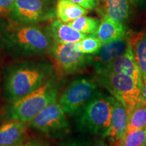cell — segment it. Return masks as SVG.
Listing matches in <instances>:
<instances>
[{
  "label": "cell",
  "mask_w": 146,
  "mask_h": 146,
  "mask_svg": "<svg viewBox=\"0 0 146 146\" xmlns=\"http://www.w3.org/2000/svg\"><path fill=\"white\" fill-rule=\"evenodd\" d=\"M66 114L56 99L31 120L30 126L35 130L52 137L64 136L68 134L70 129Z\"/></svg>",
  "instance_id": "cell-9"
},
{
  "label": "cell",
  "mask_w": 146,
  "mask_h": 146,
  "mask_svg": "<svg viewBox=\"0 0 146 146\" xmlns=\"http://www.w3.org/2000/svg\"><path fill=\"white\" fill-rule=\"evenodd\" d=\"M19 146H50L46 142L41 141L40 139H31L27 141L26 143H23Z\"/></svg>",
  "instance_id": "cell-26"
},
{
  "label": "cell",
  "mask_w": 146,
  "mask_h": 146,
  "mask_svg": "<svg viewBox=\"0 0 146 146\" xmlns=\"http://www.w3.org/2000/svg\"><path fill=\"white\" fill-rule=\"evenodd\" d=\"M144 146H146V145H144Z\"/></svg>",
  "instance_id": "cell-31"
},
{
  "label": "cell",
  "mask_w": 146,
  "mask_h": 146,
  "mask_svg": "<svg viewBox=\"0 0 146 146\" xmlns=\"http://www.w3.org/2000/svg\"><path fill=\"white\" fill-rule=\"evenodd\" d=\"M127 127V112L121 102L114 98L112 118L106 137L113 144L117 143L125 134Z\"/></svg>",
  "instance_id": "cell-15"
},
{
  "label": "cell",
  "mask_w": 146,
  "mask_h": 146,
  "mask_svg": "<svg viewBox=\"0 0 146 146\" xmlns=\"http://www.w3.org/2000/svg\"><path fill=\"white\" fill-rule=\"evenodd\" d=\"M100 21L96 18L82 16L68 24L73 29L81 33L92 35L96 31L99 27Z\"/></svg>",
  "instance_id": "cell-20"
},
{
  "label": "cell",
  "mask_w": 146,
  "mask_h": 146,
  "mask_svg": "<svg viewBox=\"0 0 146 146\" xmlns=\"http://www.w3.org/2000/svg\"><path fill=\"white\" fill-rule=\"evenodd\" d=\"M114 98L99 93L74 115V125L81 133L106 137L111 123Z\"/></svg>",
  "instance_id": "cell-3"
},
{
  "label": "cell",
  "mask_w": 146,
  "mask_h": 146,
  "mask_svg": "<svg viewBox=\"0 0 146 146\" xmlns=\"http://www.w3.org/2000/svg\"><path fill=\"white\" fill-rule=\"evenodd\" d=\"M55 0H16L10 20L17 23L37 25L56 17Z\"/></svg>",
  "instance_id": "cell-8"
},
{
  "label": "cell",
  "mask_w": 146,
  "mask_h": 146,
  "mask_svg": "<svg viewBox=\"0 0 146 146\" xmlns=\"http://www.w3.org/2000/svg\"><path fill=\"white\" fill-rule=\"evenodd\" d=\"M146 145L145 129L126 131L117 143L112 146H144Z\"/></svg>",
  "instance_id": "cell-21"
},
{
  "label": "cell",
  "mask_w": 146,
  "mask_h": 146,
  "mask_svg": "<svg viewBox=\"0 0 146 146\" xmlns=\"http://www.w3.org/2000/svg\"><path fill=\"white\" fill-rule=\"evenodd\" d=\"M45 31L54 43L62 44L75 43L88 35L78 32L68 23L58 19L53 21Z\"/></svg>",
  "instance_id": "cell-12"
},
{
  "label": "cell",
  "mask_w": 146,
  "mask_h": 146,
  "mask_svg": "<svg viewBox=\"0 0 146 146\" xmlns=\"http://www.w3.org/2000/svg\"><path fill=\"white\" fill-rule=\"evenodd\" d=\"M104 72L118 73V74H123L131 76L137 82L141 87V74L133 55L131 40L127 50L123 55L116 58L109 64L100 70L98 71L97 73Z\"/></svg>",
  "instance_id": "cell-10"
},
{
  "label": "cell",
  "mask_w": 146,
  "mask_h": 146,
  "mask_svg": "<svg viewBox=\"0 0 146 146\" xmlns=\"http://www.w3.org/2000/svg\"><path fill=\"white\" fill-rule=\"evenodd\" d=\"M53 63L45 60H27L8 66L3 79L2 94L9 104L23 98L52 77Z\"/></svg>",
  "instance_id": "cell-2"
},
{
  "label": "cell",
  "mask_w": 146,
  "mask_h": 146,
  "mask_svg": "<svg viewBox=\"0 0 146 146\" xmlns=\"http://www.w3.org/2000/svg\"><path fill=\"white\" fill-rule=\"evenodd\" d=\"M144 1H145V0H129V1L130 2V3L133 4V5H139V3H142Z\"/></svg>",
  "instance_id": "cell-29"
},
{
  "label": "cell",
  "mask_w": 146,
  "mask_h": 146,
  "mask_svg": "<svg viewBox=\"0 0 146 146\" xmlns=\"http://www.w3.org/2000/svg\"><path fill=\"white\" fill-rule=\"evenodd\" d=\"M99 81L112 95L113 98L124 105L127 112L140 100L141 87L131 76L114 72L98 73Z\"/></svg>",
  "instance_id": "cell-7"
},
{
  "label": "cell",
  "mask_w": 146,
  "mask_h": 146,
  "mask_svg": "<svg viewBox=\"0 0 146 146\" xmlns=\"http://www.w3.org/2000/svg\"><path fill=\"white\" fill-rule=\"evenodd\" d=\"M72 2L79 5L87 10H94L98 8L100 0H70Z\"/></svg>",
  "instance_id": "cell-23"
},
{
  "label": "cell",
  "mask_w": 146,
  "mask_h": 146,
  "mask_svg": "<svg viewBox=\"0 0 146 146\" xmlns=\"http://www.w3.org/2000/svg\"><path fill=\"white\" fill-rule=\"evenodd\" d=\"M127 35V29L123 23L104 16L102 17L99 27L92 35L98 38L104 44L123 37Z\"/></svg>",
  "instance_id": "cell-16"
},
{
  "label": "cell",
  "mask_w": 146,
  "mask_h": 146,
  "mask_svg": "<svg viewBox=\"0 0 146 146\" xmlns=\"http://www.w3.org/2000/svg\"><path fill=\"white\" fill-rule=\"evenodd\" d=\"M16 0H0V15L10 14Z\"/></svg>",
  "instance_id": "cell-24"
},
{
  "label": "cell",
  "mask_w": 146,
  "mask_h": 146,
  "mask_svg": "<svg viewBox=\"0 0 146 146\" xmlns=\"http://www.w3.org/2000/svg\"><path fill=\"white\" fill-rule=\"evenodd\" d=\"M96 9L102 17L123 23L129 17L130 2L129 0H100Z\"/></svg>",
  "instance_id": "cell-14"
},
{
  "label": "cell",
  "mask_w": 146,
  "mask_h": 146,
  "mask_svg": "<svg viewBox=\"0 0 146 146\" xmlns=\"http://www.w3.org/2000/svg\"><path fill=\"white\" fill-rule=\"evenodd\" d=\"M140 100L142 102H146V74L144 76L141 82V91Z\"/></svg>",
  "instance_id": "cell-27"
},
{
  "label": "cell",
  "mask_w": 146,
  "mask_h": 146,
  "mask_svg": "<svg viewBox=\"0 0 146 146\" xmlns=\"http://www.w3.org/2000/svg\"><path fill=\"white\" fill-rule=\"evenodd\" d=\"M59 146H88V145L79 139H70L61 143Z\"/></svg>",
  "instance_id": "cell-25"
},
{
  "label": "cell",
  "mask_w": 146,
  "mask_h": 146,
  "mask_svg": "<svg viewBox=\"0 0 146 146\" xmlns=\"http://www.w3.org/2000/svg\"><path fill=\"white\" fill-rule=\"evenodd\" d=\"M26 123L9 120L0 125V146H19L27 136Z\"/></svg>",
  "instance_id": "cell-13"
},
{
  "label": "cell",
  "mask_w": 146,
  "mask_h": 146,
  "mask_svg": "<svg viewBox=\"0 0 146 146\" xmlns=\"http://www.w3.org/2000/svg\"><path fill=\"white\" fill-rule=\"evenodd\" d=\"M131 35H127L114 41L104 43L100 50L94 55L93 64L96 72L109 64L123 55L130 43Z\"/></svg>",
  "instance_id": "cell-11"
},
{
  "label": "cell",
  "mask_w": 146,
  "mask_h": 146,
  "mask_svg": "<svg viewBox=\"0 0 146 146\" xmlns=\"http://www.w3.org/2000/svg\"><path fill=\"white\" fill-rule=\"evenodd\" d=\"M48 54L53 60L54 71L59 77L76 74L93 64L94 55L78 52L74 43H54Z\"/></svg>",
  "instance_id": "cell-5"
},
{
  "label": "cell",
  "mask_w": 146,
  "mask_h": 146,
  "mask_svg": "<svg viewBox=\"0 0 146 146\" xmlns=\"http://www.w3.org/2000/svg\"><path fill=\"white\" fill-rule=\"evenodd\" d=\"M54 42L37 25L6 21L0 24V47L11 57L31 58L48 54Z\"/></svg>",
  "instance_id": "cell-1"
},
{
  "label": "cell",
  "mask_w": 146,
  "mask_h": 146,
  "mask_svg": "<svg viewBox=\"0 0 146 146\" xmlns=\"http://www.w3.org/2000/svg\"><path fill=\"white\" fill-rule=\"evenodd\" d=\"M145 135H146V128L145 129Z\"/></svg>",
  "instance_id": "cell-30"
},
{
  "label": "cell",
  "mask_w": 146,
  "mask_h": 146,
  "mask_svg": "<svg viewBox=\"0 0 146 146\" xmlns=\"http://www.w3.org/2000/svg\"><path fill=\"white\" fill-rule=\"evenodd\" d=\"M100 93L97 82L87 77L73 79L64 89L58 102L66 114L72 116Z\"/></svg>",
  "instance_id": "cell-6"
},
{
  "label": "cell",
  "mask_w": 146,
  "mask_h": 146,
  "mask_svg": "<svg viewBox=\"0 0 146 146\" xmlns=\"http://www.w3.org/2000/svg\"><path fill=\"white\" fill-rule=\"evenodd\" d=\"M131 43L135 59L139 68L142 82L146 74V32L131 35Z\"/></svg>",
  "instance_id": "cell-18"
},
{
  "label": "cell",
  "mask_w": 146,
  "mask_h": 146,
  "mask_svg": "<svg viewBox=\"0 0 146 146\" xmlns=\"http://www.w3.org/2000/svg\"><path fill=\"white\" fill-rule=\"evenodd\" d=\"M88 146H108L103 139H96Z\"/></svg>",
  "instance_id": "cell-28"
},
{
  "label": "cell",
  "mask_w": 146,
  "mask_h": 146,
  "mask_svg": "<svg viewBox=\"0 0 146 146\" xmlns=\"http://www.w3.org/2000/svg\"><path fill=\"white\" fill-rule=\"evenodd\" d=\"M146 128V102L141 100L127 112V127L126 131L145 129Z\"/></svg>",
  "instance_id": "cell-19"
},
{
  "label": "cell",
  "mask_w": 146,
  "mask_h": 146,
  "mask_svg": "<svg viewBox=\"0 0 146 146\" xmlns=\"http://www.w3.org/2000/svg\"><path fill=\"white\" fill-rule=\"evenodd\" d=\"M102 45L103 43L98 38L91 35L74 43V47L83 54L94 55L100 50Z\"/></svg>",
  "instance_id": "cell-22"
},
{
  "label": "cell",
  "mask_w": 146,
  "mask_h": 146,
  "mask_svg": "<svg viewBox=\"0 0 146 146\" xmlns=\"http://www.w3.org/2000/svg\"></svg>",
  "instance_id": "cell-32"
},
{
  "label": "cell",
  "mask_w": 146,
  "mask_h": 146,
  "mask_svg": "<svg viewBox=\"0 0 146 146\" xmlns=\"http://www.w3.org/2000/svg\"><path fill=\"white\" fill-rule=\"evenodd\" d=\"M58 95V83L52 77L39 88L10 104L6 118L25 123L30 122L50 102L57 99Z\"/></svg>",
  "instance_id": "cell-4"
},
{
  "label": "cell",
  "mask_w": 146,
  "mask_h": 146,
  "mask_svg": "<svg viewBox=\"0 0 146 146\" xmlns=\"http://www.w3.org/2000/svg\"><path fill=\"white\" fill-rule=\"evenodd\" d=\"M88 13V10L70 0H58L56 5L57 19L68 23Z\"/></svg>",
  "instance_id": "cell-17"
}]
</instances>
